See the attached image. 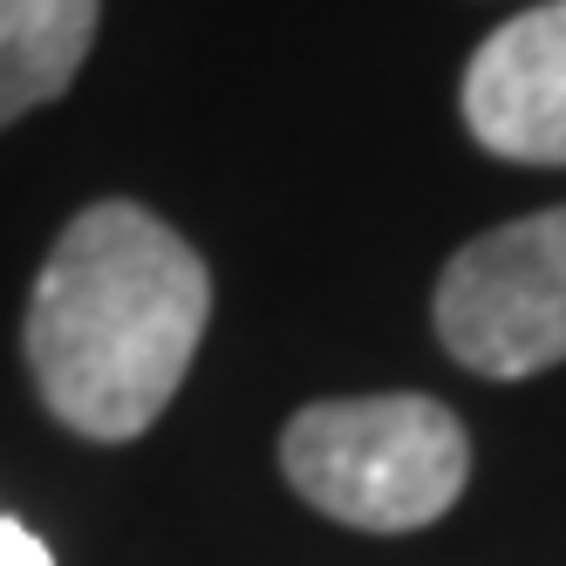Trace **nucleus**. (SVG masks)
Here are the masks:
<instances>
[{
  "mask_svg": "<svg viewBox=\"0 0 566 566\" xmlns=\"http://www.w3.org/2000/svg\"><path fill=\"white\" fill-rule=\"evenodd\" d=\"M206 321V260L157 212L103 198L83 219H69L34 273L21 342L49 417H62L75 437L130 443L178 396Z\"/></svg>",
  "mask_w": 566,
  "mask_h": 566,
  "instance_id": "nucleus-1",
  "label": "nucleus"
},
{
  "mask_svg": "<svg viewBox=\"0 0 566 566\" xmlns=\"http://www.w3.org/2000/svg\"><path fill=\"white\" fill-rule=\"evenodd\" d=\"M280 471L314 512L355 533H417L458 505L471 437L430 396H342L287 423Z\"/></svg>",
  "mask_w": 566,
  "mask_h": 566,
  "instance_id": "nucleus-2",
  "label": "nucleus"
},
{
  "mask_svg": "<svg viewBox=\"0 0 566 566\" xmlns=\"http://www.w3.org/2000/svg\"><path fill=\"white\" fill-rule=\"evenodd\" d=\"M437 335L499 382L566 361V206L471 239L437 280Z\"/></svg>",
  "mask_w": 566,
  "mask_h": 566,
  "instance_id": "nucleus-3",
  "label": "nucleus"
},
{
  "mask_svg": "<svg viewBox=\"0 0 566 566\" xmlns=\"http://www.w3.org/2000/svg\"><path fill=\"white\" fill-rule=\"evenodd\" d=\"M464 124L505 165H566V0H539L478 42Z\"/></svg>",
  "mask_w": 566,
  "mask_h": 566,
  "instance_id": "nucleus-4",
  "label": "nucleus"
},
{
  "mask_svg": "<svg viewBox=\"0 0 566 566\" xmlns=\"http://www.w3.org/2000/svg\"><path fill=\"white\" fill-rule=\"evenodd\" d=\"M96 42V0H0V130L55 103Z\"/></svg>",
  "mask_w": 566,
  "mask_h": 566,
  "instance_id": "nucleus-5",
  "label": "nucleus"
},
{
  "mask_svg": "<svg viewBox=\"0 0 566 566\" xmlns=\"http://www.w3.org/2000/svg\"><path fill=\"white\" fill-rule=\"evenodd\" d=\"M0 566H55V553L28 533L14 512H0Z\"/></svg>",
  "mask_w": 566,
  "mask_h": 566,
  "instance_id": "nucleus-6",
  "label": "nucleus"
}]
</instances>
